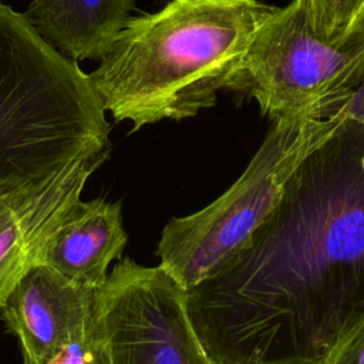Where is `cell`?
Listing matches in <instances>:
<instances>
[{"mask_svg": "<svg viewBox=\"0 0 364 364\" xmlns=\"http://www.w3.org/2000/svg\"><path fill=\"white\" fill-rule=\"evenodd\" d=\"M125 245L119 202L78 200L43 245L37 263L74 283L100 289Z\"/></svg>", "mask_w": 364, "mask_h": 364, "instance_id": "9c48e42d", "label": "cell"}, {"mask_svg": "<svg viewBox=\"0 0 364 364\" xmlns=\"http://www.w3.org/2000/svg\"><path fill=\"white\" fill-rule=\"evenodd\" d=\"M92 330L109 364H213L186 309V289L161 264L118 262L97 289Z\"/></svg>", "mask_w": 364, "mask_h": 364, "instance_id": "8992f818", "label": "cell"}, {"mask_svg": "<svg viewBox=\"0 0 364 364\" xmlns=\"http://www.w3.org/2000/svg\"><path fill=\"white\" fill-rule=\"evenodd\" d=\"M109 152H97L48 173L0 178V309L37 263L50 235L81 200L87 181Z\"/></svg>", "mask_w": 364, "mask_h": 364, "instance_id": "52a82bcc", "label": "cell"}, {"mask_svg": "<svg viewBox=\"0 0 364 364\" xmlns=\"http://www.w3.org/2000/svg\"><path fill=\"white\" fill-rule=\"evenodd\" d=\"M311 30L334 46L364 36V0H300Z\"/></svg>", "mask_w": 364, "mask_h": 364, "instance_id": "8fae6325", "label": "cell"}, {"mask_svg": "<svg viewBox=\"0 0 364 364\" xmlns=\"http://www.w3.org/2000/svg\"><path fill=\"white\" fill-rule=\"evenodd\" d=\"M337 112L249 240L186 289L213 364H326L364 321V121Z\"/></svg>", "mask_w": 364, "mask_h": 364, "instance_id": "6da1fadb", "label": "cell"}, {"mask_svg": "<svg viewBox=\"0 0 364 364\" xmlns=\"http://www.w3.org/2000/svg\"><path fill=\"white\" fill-rule=\"evenodd\" d=\"M277 10L260 0H171L131 17L91 82L115 122L132 132L183 119L237 91L255 36Z\"/></svg>", "mask_w": 364, "mask_h": 364, "instance_id": "7a4b0ae2", "label": "cell"}, {"mask_svg": "<svg viewBox=\"0 0 364 364\" xmlns=\"http://www.w3.org/2000/svg\"><path fill=\"white\" fill-rule=\"evenodd\" d=\"M134 0H31L24 16L65 57L101 60L127 26Z\"/></svg>", "mask_w": 364, "mask_h": 364, "instance_id": "30bf717a", "label": "cell"}, {"mask_svg": "<svg viewBox=\"0 0 364 364\" xmlns=\"http://www.w3.org/2000/svg\"><path fill=\"white\" fill-rule=\"evenodd\" d=\"M343 105L274 121L233 185L203 209L165 225L156 247L159 264L189 289L243 247Z\"/></svg>", "mask_w": 364, "mask_h": 364, "instance_id": "277c9868", "label": "cell"}, {"mask_svg": "<svg viewBox=\"0 0 364 364\" xmlns=\"http://www.w3.org/2000/svg\"><path fill=\"white\" fill-rule=\"evenodd\" d=\"M326 364H364V321L338 344Z\"/></svg>", "mask_w": 364, "mask_h": 364, "instance_id": "4fadbf2b", "label": "cell"}, {"mask_svg": "<svg viewBox=\"0 0 364 364\" xmlns=\"http://www.w3.org/2000/svg\"><path fill=\"white\" fill-rule=\"evenodd\" d=\"M109 131L90 74L0 0V178L111 151Z\"/></svg>", "mask_w": 364, "mask_h": 364, "instance_id": "3957f363", "label": "cell"}, {"mask_svg": "<svg viewBox=\"0 0 364 364\" xmlns=\"http://www.w3.org/2000/svg\"><path fill=\"white\" fill-rule=\"evenodd\" d=\"M23 364H109V360L102 343L92 330V323H90L87 331L78 340L61 348L46 361L34 363L23 358Z\"/></svg>", "mask_w": 364, "mask_h": 364, "instance_id": "7c38bea8", "label": "cell"}, {"mask_svg": "<svg viewBox=\"0 0 364 364\" xmlns=\"http://www.w3.org/2000/svg\"><path fill=\"white\" fill-rule=\"evenodd\" d=\"M357 118L364 121V84L360 88V111H358Z\"/></svg>", "mask_w": 364, "mask_h": 364, "instance_id": "5bb4252c", "label": "cell"}, {"mask_svg": "<svg viewBox=\"0 0 364 364\" xmlns=\"http://www.w3.org/2000/svg\"><path fill=\"white\" fill-rule=\"evenodd\" d=\"M364 84V36L334 46L310 27L300 0L264 21L249 48L237 91L273 122L333 109Z\"/></svg>", "mask_w": 364, "mask_h": 364, "instance_id": "5b68a950", "label": "cell"}, {"mask_svg": "<svg viewBox=\"0 0 364 364\" xmlns=\"http://www.w3.org/2000/svg\"><path fill=\"white\" fill-rule=\"evenodd\" d=\"M95 293L97 289L34 263L0 309L4 324L20 341L23 358L43 363L78 340L91 323Z\"/></svg>", "mask_w": 364, "mask_h": 364, "instance_id": "ba28073f", "label": "cell"}]
</instances>
